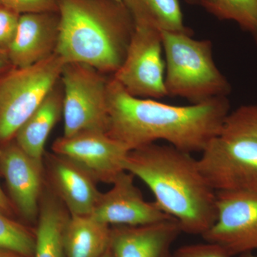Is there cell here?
<instances>
[{
	"label": "cell",
	"mask_w": 257,
	"mask_h": 257,
	"mask_svg": "<svg viewBox=\"0 0 257 257\" xmlns=\"http://www.w3.org/2000/svg\"><path fill=\"white\" fill-rule=\"evenodd\" d=\"M182 232L173 218L145 226H115L109 250L112 257H170L171 248Z\"/></svg>",
	"instance_id": "obj_13"
},
{
	"label": "cell",
	"mask_w": 257,
	"mask_h": 257,
	"mask_svg": "<svg viewBox=\"0 0 257 257\" xmlns=\"http://www.w3.org/2000/svg\"><path fill=\"white\" fill-rule=\"evenodd\" d=\"M230 112L227 96L176 106L132 95L113 77L108 83L106 133L130 151L162 140L187 153L202 152Z\"/></svg>",
	"instance_id": "obj_1"
},
{
	"label": "cell",
	"mask_w": 257,
	"mask_h": 257,
	"mask_svg": "<svg viewBox=\"0 0 257 257\" xmlns=\"http://www.w3.org/2000/svg\"><path fill=\"white\" fill-rule=\"evenodd\" d=\"M9 60H8V57L4 53L0 52V72L3 70L6 67Z\"/></svg>",
	"instance_id": "obj_27"
},
{
	"label": "cell",
	"mask_w": 257,
	"mask_h": 257,
	"mask_svg": "<svg viewBox=\"0 0 257 257\" xmlns=\"http://www.w3.org/2000/svg\"><path fill=\"white\" fill-rule=\"evenodd\" d=\"M124 170L151 190L157 206L182 232L202 236L216 217V192L192 154L170 145L150 144L128 152Z\"/></svg>",
	"instance_id": "obj_2"
},
{
	"label": "cell",
	"mask_w": 257,
	"mask_h": 257,
	"mask_svg": "<svg viewBox=\"0 0 257 257\" xmlns=\"http://www.w3.org/2000/svg\"><path fill=\"white\" fill-rule=\"evenodd\" d=\"M35 237L26 229L5 216L0 211V249L24 257H33Z\"/></svg>",
	"instance_id": "obj_21"
},
{
	"label": "cell",
	"mask_w": 257,
	"mask_h": 257,
	"mask_svg": "<svg viewBox=\"0 0 257 257\" xmlns=\"http://www.w3.org/2000/svg\"><path fill=\"white\" fill-rule=\"evenodd\" d=\"M58 13L20 15L7 57L15 67H26L55 53L58 35Z\"/></svg>",
	"instance_id": "obj_12"
},
{
	"label": "cell",
	"mask_w": 257,
	"mask_h": 257,
	"mask_svg": "<svg viewBox=\"0 0 257 257\" xmlns=\"http://www.w3.org/2000/svg\"><path fill=\"white\" fill-rule=\"evenodd\" d=\"M198 161L208 183L219 192L257 194V140L220 134L211 140Z\"/></svg>",
	"instance_id": "obj_7"
},
{
	"label": "cell",
	"mask_w": 257,
	"mask_h": 257,
	"mask_svg": "<svg viewBox=\"0 0 257 257\" xmlns=\"http://www.w3.org/2000/svg\"><path fill=\"white\" fill-rule=\"evenodd\" d=\"M170 257H231L215 243L207 242L186 245L172 252Z\"/></svg>",
	"instance_id": "obj_25"
},
{
	"label": "cell",
	"mask_w": 257,
	"mask_h": 257,
	"mask_svg": "<svg viewBox=\"0 0 257 257\" xmlns=\"http://www.w3.org/2000/svg\"><path fill=\"white\" fill-rule=\"evenodd\" d=\"M236 257H257V255L253 254V252L243 253Z\"/></svg>",
	"instance_id": "obj_29"
},
{
	"label": "cell",
	"mask_w": 257,
	"mask_h": 257,
	"mask_svg": "<svg viewBox=\"0 0 257 257\" xmlns=\"http://www.w3.org/2000/svg\"><path fill=\"white\" fill-rule=\"evenodd\" d=\"M113 78L132 95L154 99L167 96L162 31L135 23L124 60Z\"/></svg>",
	"instance_id": "obj_8"
},
{
	"label": "cell",
	"mask_w": 257,
	"mask_h": 257,
	"mask_svg": "<svg viewBox=\"0 0 257 257\" xmlns=\"http://www.w3.org/2000/svg\"><path fill=\"white\" fill-rule=\"evenodd\" d=\"M65 63L53 53L0 78V140L8 141L46 99L61 78Z\"/></svg>",
	"instance_id": "obj_5"
},
{
	"label": "cell",
	"mask_w": 257,
	"mask_h": 257,
	"mask_svg": "<svg viewBox=\"0 0 257 257\" xmlns=\"http://www.w3.org/2000/svg\"><path fill=\"white\" fill-rule=\"evenodd\" d=\"M67 217L57 203L44 201L39 216L33 257H65L63 231Z\"/></svg>",
	"instance_id": "obj_19"
},
{
	"label": "cell",
	"mask_w": 257,
	"mask_h": 257,
	"mask_svg": "<svg viewBox=\"0 0 257 257\" xmlns=\"http://www.w3.org/2000/svg\"><path fill=\"white\" fill-rule=\"evenodd\" d=\"M185 2L189 5H197L199 4V0H185Z\"/></svg>",
	"instance_id": "obj_30"
},
{
	"label": "cell",
	"mask_w": 257,
	"mask_h": 257,
	"mask_svg": "<svg viewBox=\"0 0 257 257\" xmlns=\"http://www.w3.org/2000/svg\"><path fill=\"white\" fill-rule=\"evenodd\" d=\"M20 15L0 5V52L7 55L16 32Z\"/></svg>",
	"instance_id": "obj_24"
},
{
	"label": "cell",
	"mask_w": 257,
	"mask_h": 257,
	"mask_svg": "<svg viewBox=\"0 0 257 257\" xmlns=\"http://www.w3.org/2000/svg\"><path fill=\"white\" fill-rule=\"evenodd\" d=\"M253 38H254L255 42H256V45H257V30L256 32H253L252 34Z\"/></svg>",
	"instance_id": "obj_32"
},
{
	"label": "cell",
	"mask_w": 257,
	"mask_h": 257,
	"mask_svg": "<svg viewBox=\"0 0 257 257\" xmlns=\"http://www.w3.org/2000/svg\"><path fill=\"white\" fill-rule=\"evenodd\" d=\"M216 217L202 235L231 257L257 250V194L216 192Z\"/></svg>",
	"instance_id": "obj_9"
},
{
	"label": "cell",
	"mask_w": 257,
	"mask_h": 257,
	"mask_svg": "<svg viewBox=\"0 0 257 257\" xmlns=\"http://www.w3.org/2000/svg\"><path fill=\"white\" fill-rule=\"evenodd\" d=\"M221 134L242 135L257 140V103L242 105L231 111Z\"/></svg>",
	"instance_id": "obj_22"
},
{
	"label": "cell",
	"mask_w": 257,
	"mask_h": 257,
	"mask_svg": "<svg viewBox=\"0 0 257 257\" xmlns=\"http://www.w3.org/2000/svg\"><path fill=\"white\" fill-rule=\"evenodd\" d=\"M167 96L192 104L228 96L231 85L213 56L212 42L197 40L187 32H162Z\"/></svg>",
	"instance_id": "obj_4"
},
{
	"label": "cell",
	"mask_w": 257,
	"mask_h": 257,
	"mask_svg": "<svg viewBox=\"0 0 257 257\" xmlns=\"http://www.w3.org/2000/svg\"><path fill=\"white\" fill-rule=\"evenodd\" d=\"M114 1L117 2V3H123V0H114ZM122 4H123V3H122Z\"/></svg>",
	"instance_id": "obj_33"
},
{
	"label": "cell",
	"mask_w": 257,
	"mask_h": 257,
	"mask_svg": "<svg viewBox=\"0 0 257 257\" xmlns=\"http://www.w3.org/2000/svg\"><path fill=\"white\" fill-rule=\"evenodd\" d=\"M62 114V95L54 88L17 132L18 146L34 160L42 163L47 139Z\"/></svg>",
	"instance_id": "obj_17"
},
{
	"label": "cell",
	"mask_w": 257,
	"mask_h": 257,
	"mask_svg": "<svg viewBox=\"0 0 257 257\" xmlns=\"http://www.w3.org/2000/svg\"><path fill=\"white\" fill-rule=\"evenodd\" d=\"M0 168L18 210L29 220L35 219L42 188V163L18 145H12L0 153Z\"/></svg>",
	"instance_id": "obj_14"
},
{
	"label": "cell",
	"mask_w": 257,
	"mask_h": 257,
	"mask_svg": "<svg viewBox=\"0 0 257 257\" xmlns=\"http://www.w3.org/2000/svg\"><path fill=\"white\" fill-rule=\"evenodd\" d=\"M208 13L221 20H231L253 34L257 30L256 0H199Z\"/></svg>",
	"instance_id": "obj_20"
},
{
	"label": "cell",
	"mask_w": 257,
	"mask_h": 257,
	"mask_svg": "<svg viewBox=\"0 0 257 257\" xmlns=\"http://www.w3.org/2000/svg\"><path fill=\"white\" fill-rule=\"evenodd\" d=\"M0 5L20 15L57 13L58 10V0H0Z\"/></svg>",
	"instance_id": "obj_23"
},
{
	"label": "cell",
	"mask_w": 257,
	"mask_h": 257,
	"mask_svg": "<svg viewBox=\"0 0 257 257\" xmlns=\"http://www.w3.org/2000/svg\"><path fill=\"white\" fill-rule=\"evenodd\" d=\"M136 23L163 32L192 33L184 23L179 0H123Z\"/></svg>",
	"instance_id": "obj_18"
},
{
	"label": "cell",
	"mask_w": 257,
	"mask_h": 257,
	"mask_svg": "<svg viewBox=\"0 0 257 257\" xmlns=\"http://www.w3.org/2000/svg\"><path fill=\"white\" fill-rule=\"evenodd\" d=\"M111 228L92 215H71L63 231L65 257H101L109 250Z\"/></svg>",
	"instance_id": "obj_16"
},
{
	"label": "cell",
	"mask_w": 257,
	"mask_h": 257,
	"mask_svg": "<svg viewBox=\"0 0 257 257\" xmlns=\"http://www.w3.org/2000/svg\"><path fill=\"white\" fill-rule=\"evenodd\" d=\"M0 257H24L18 253L7 251V250L0 249Z\"/></svg>",
	"instance_id": "obj_28"
},
{
	"label": "cell",
	"mask_w": 257,
	"mask_h": 257,
	"mask_svg": "<svg viewBox=\"0 0 257 257\" xmlns=\"http://www.w3.org/2000/svg\"><path fill=\"white\" fill-rule=\"evenodd\" d=\"M52 150L81 166L96 181L109 184L125 172L124 162L130 152L122 143L99 131L63 136L56 140Z\"/></svg>",
	"instance_id": "obj_10"
},
{
	"label": "cell",
	"mask_w": 257,
	"mask_h": 257,
	"mask_svg": "<svg viewBox=\"0 0 257 257\" xmlns=\"http://www.w3.org/2000/svg\"><path fill=\"white\" fill-rule=\"evenodd\" d=\"M108 192L100 194L92 215L110 226H138L171 219L156 203L144 199L130 172L120 174Z\"/></svg>",
	"instance_id": "obj_11"
},
{
	"label": "cell",
	"mask_w": 257,
	"mask_h": 257,
	"mask_svg": "<svg viewBox=\"0 0 257 257\" xmlns=\"http://www.w3.org/2000/svg\"><path fill=\"white\" fill-rule=\"evenodd\" d=\"M256 3H257V0H256Z\"/></svg>",
	"instance_id": "obj_34"
},
{
	"label": "cell",
	"mask_w": 257,
	"mask_h": 257,
	"mask_svg": "<svg viewBox=\"0 0 257 257\" xmlns=\"http://www.w3.org/2000/svg\"><path fill=\"white\" fill-rule=\"evenodd\" d=\"M52 164V180L71 215H91L101 193L96 179L73 161L57 155Z\"/></svg>",
	"instance_id": "obj_15"
},
{
	"label": "cell",
	"mask_w": 257,
	"mask_h": 257,
	"mask_svg": "<svg viewBox=\"0 0 257 257\" xmlns=\"http://www.w3.org/2000/svg\"><path fill=\"white\" fill-rule=\"evenodd\" d=\"M9 209V201L0 187V210H8Z\"/></svg>",
	"instance_id": "obj_26"
},
{
	"label": "cell",
	"mask_w": 257,
	"mask_h": 257,
	"mask_svg": "<svg viewBox=\"0 0 257 257\" xmlns=\"http://www.w3.org/2000/svg\"><path fill=\"white\" fill-rule=\"evenodd\" d=\"M61 78L63 136L89 131L106 133L109 80L96 69L80 63L66 64Z\"/></svg>",
	"instance_id": "obj_6"
},
{
	"label": "cell",
	"mask_w": 257,
	"mask_h": 257,
	"mask_svg": "<svg viewBox=\"0 0 257 257\" xmlns=\"http://www.w3.org/2000/svg\"><path fill=\"white\" fill-rule=\"evenodd\" d=\"M101 257H112V255H111L110 250H108L107 251L104 255H103Z\"/></svg>",
	"instance_id": "obj_31"
},
{
	"label": "cell",
	"mask_w": 257,
	"mask_h": 257,
	"mask_svg": "<svg viewBox=\"0 0 257 257\" xmlns=\"http://www.w3.org/2000/svg\"><path fill=\"white\" fill-rule=\"evenodd\" d=\"M55 52L64 63H80L115 73L135 28L127 8L114 0H58Z\"/></svg>",
	"instance_id": "obj_3"
}]
</instances>
